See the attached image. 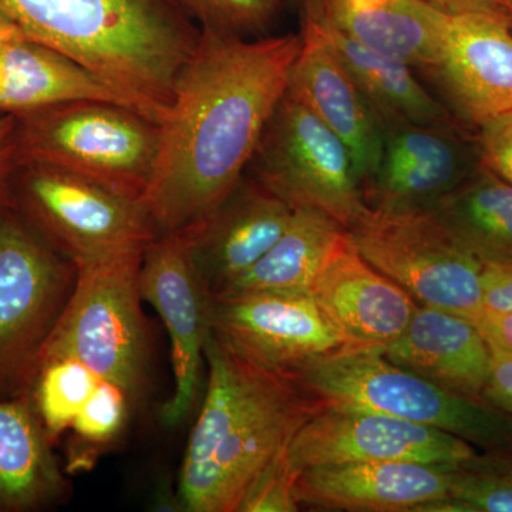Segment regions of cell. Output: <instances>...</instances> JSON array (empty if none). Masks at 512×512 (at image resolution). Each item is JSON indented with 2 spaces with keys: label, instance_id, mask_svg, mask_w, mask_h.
<instances>
[{
  "label": "cell",
  "instance_id": "3957f363",
  "mask_svg": "<svg viewBox=\"0 0 512 512\" xmlns=\"http://www.w3.org/2000/svg\"><path fill=\"white\" fill-rule=\"evenodd\" d=\"M0 10L160 124L201 37L183 0H0Z\"/></svg>",
  "mask_w": 512,
  "mask_h": 512
},
{
  "label": "cell",
  "instance_id": "4316f807",
  "mask_svg": "<svg viewBox=\"0 0 512 512\" xmlns=\"http://www.w3.org/2000/svg\"><path fill=\"white\" fill-rule=\"evenodd\" d=\"M100 377L73 357L40 362L30 387V400L47 436L55 444L96 389Z\"/></svg>",
  "mask_w": 512,
  "mask_h": 512
},
{
  "label": "cell",
  "instance_id": "f35d334b",
  "mask_svg": "<svg viewBox=\"0 0 512 512\" xmlns=\"http://www.w3.org/2000/svg\"><path fill=\"white\" fill-rule=\"evenodd\" d=\"M500 5L508 15L512 16V0H500Z\"/></svg>",
  "mask_w": 512,
  "mask_h": 512
},
{
  "label": "cell",
  "instance_id": "f546056e",
  "mask_svg": "<svg viewBox=\"0 0 512 512\" xmlns=\"http://www.w3.org/2000/svg\"><path fill=\"white\" fill-rule=\"evenodd\" d=\"M201 30L261 37L278 18L281 0H183Z\"/></svg>",
  "mask_w": 512,
  "mask_h": 512
},
{
  "label": "cell",
  "instance_id": "d6a6232c",
  "mask_svg": "<svg viewBox=\"0 0 512 512\" xmlns=\"http://www.w3.org/2000/svg\"><path fill=\"white\" fill-rule=\"evenodd\" d=\"M481 289L484 311L512 312V264L483 262Z\"/></svg>",
  "mask_w": 512,
  "mask_h": 512
},
{
  "label": "cell",
  "instance_id": "603a6c76",
  "mask_svg": "<svg viewBox=\"0 0 512 512\" xmlns=\"http://www.w3.org/2000/svg\"><path fill=\"white\" fill-rule=\"evenodd\" d=\"M303 12L318 23L340 62L348 69L384 128L402 124L437 123L456 119L417 79L413 67L376 52L346 35L316 5L303 0Z\"/></svg>",
  "mask_w": 512,
  "mask_h": 512
},
{
  "label": "cell",
  "instance_id": "7402d4cb",
  "mask_svg": "<svg viewBox=\"0 0 512 512\" xmlns=\"http://www.w3.org/2000/svg\"><path fill=\"white\" fill-rule=\"evenodd\" d=\"M79 100L131 107L83 64L29 37L0 45V114L23 116Z\"/></svg>",
  "mask_w": 512,
  "mask_h": 512
},
{
  "label": "cell",
  "instance_id": "4dcf8cb0",
  "mask_svg": "<svg viewBox=\"0 0 512 512\" xmlns=\"http://www.w3.org/2000/svg\"><path fill=\"white\" fill-rule=\"evenodd\" d=\"M288 446L282 448L254 478L247 493L242 497L237 512L301 510L296 500V483L302 471L293 466L289 458Z\"/></svg>",
  "mask_w": 512,
  "mask_h": 512
},
{
  "label": "cell",
  "instance_id": "9a60e30c",
  "mask_svg": "<svg viewBox=\"0 0 512 512\" xmlns=\"http://www.w3.org/2000/svg\"><path fill=\"white\" fill-rule=\"evenodd\" d=\"M480 167L477 137L460 120L384 128L382 156L363 197L370 208L430 210Z\"/></svg>",
  "mask_w": 512,
  "mask_h": 512
},
{
  "label": "cell",
  "instance_id": "44dd1931",
  "mask_svg": "<svg viewBox=\"0 0 512 512\" xmlns=\"http://www.w3.org/2000/svg\"><path fill=\"white\" fill-rule=\"evenodd\" d=\"M69 494L29 394L0 397V512L49 510Z\"/></svg>",
  "mask_w": 512,
  "mask_h": 512
},
{
  "label": "cell",
  "instance_id": "6da1fadb",
  "mask_svg": "<svg viewBox=\"0 0 512 512\" xmlns=\"http://www.w3.org/2000/svg\"><path fill=\"white\" fill-rule=\"evenodd\" d=\"M301 47V33L249 39L201 30L161 121L143 197L157 237L200 224L247 174Z\"/></svg>",
  "mask_w": 512,
  "mask_h": 512
},
{
  "label": "cell",
  "instance_id": "52a82bcc",
  "mask_svg": "<svg viewBox=\"0 0 512 512\" xmlns=\"http://www.w3.org/2000/svg\"><path fill=\"white\" fill-rule=\"evenodd\" d=\"M77 266L10 202L0 210V397L29 394Z\"/></svg>",
  "mask_w": 512,
  "mask_h": 512
},
{
  "label": "cell",
  "instance_id": "ba28073f",
  "mask_svg": "<svg viewBox=\"0 0 512 512\" xmlns=\"http://www.w3.org/2000/svg\"><path fill=\"white\" fill-rule=\"evenodd\" d=\"M10 205L76 266L144 251L157 238L143 198L52 165L19 164Z\"/></svg>",
  "mask_w": 512,
  "mask_h": 512
},
{
  "label": "cell",
  "instance_id": "7c38bea8",
  "mask_svg": "<svg viewBox=\"0 0 512 512\" xmlns=\"http://www.w3.org/2000/svg\"><path fill=\"white\" fill-rule=\"evenodd\" d=\"M436 62L429 72L457 120L477 128L512 111V16L504 9L434 8Z\"/></svg>",
  "mask_w": 512,
  "mask_h": 512
},
{
  "label": "cell",
  "instance_id": "d4e9b609",
  "mask_svg": "<svg viewBox=\"0 0 512 512\" xmlns=\"http://www.w3.org/2000/svg\"><path fill=\"white\" fill-rule=\"evenodd\" d=\"M348 231L328 214L298 208L278 242L224 292L312 293L330 255ZM217 296V295H214Z\"/></svg>",
  "mask_w": 512,
  "mask_h": 512
},
{
  "label": "cell",
  "instance_id": "5b68a950",
  "mask_svg": "<svg viewBox=\"0 0 512 512\" xmlns=\"http://www.w3.org/2000/svg\"><path fill=\"white\" fill-rule=\"evenodd\" d=\"M144 251L77 265L72 295L40 356V362L79 360L100 379L119 384L134 410L148 396L151 375V339L140 293Z\"/></svg>",
  "mask_w": 512,
  "mask_h": 512
},
{
  "label": "cell",
  "instance_id": "e0dca14e",
  "mask_svg": "<svg viewBox=\"0 0 512 512\" xmlns=\"http://www.w3.org/2000/svg\"><path fill=\"white\" fill-rule=\"evenodd\" d=\"M302 47L286 96L312 111L349 148L363 187L382 156L383 127L318 23L303 12Z\"/></svg>",
  "mask_w": 512,
  "mask_h": 512
},
{
  "label": "cell",
  "instance_id": "30bf717a",
  "mask_svg": "<svg viewBox=\"0 0 512 512\" xmlns=\"http://www.w3.org/2000/svg\"><path fill=\"white\" fill-rule=\"evenodd\" d=\"M248 171L293 210L325 212L346 229L367 210L349 148L286 94L266 124Z\"/></svg>",
  "mask_w": 512,
  "mask_h": 512
},
{
  "label": "cell",
  "instance_id": "2e32d148",
  "mask_svg": "<svg viewBox=\"0 0 512 512\" xmlns=\"http://www.w3.org/2000/svg\"><path fill=\"white\" fill-rule=\"evenodd\" d=\"M293 211L247 173L204 221L178 232L208 295L247 274L284 235Z\"/></svg>",
  "mask_w": 512,
  "mask_h": 512
},
{
  "label": "cell",
  "instance_id": "83f0119b",
  "mask_svg": "<svg viewBox=\"0 0 512 512\" xmlns=\"http://www.w3.org/2000/svg\"><path fill=\"white\" fill-rule=\"evenodd\" d=\"M450 498L464 512H512V451H483L454 466Z\"/></svg>",
  "mask_w": 512,
  "mask_h": 512
},
{
  "label": "cell",
  "instance_id": "4fadbf2b",
  "mask_svg": "<svg viewBox=\"0 0 512 512\" xmlns=\"http://www.w3.org/2000/svg\"><path fill=\"white\" fill-rule=\"evenodd\" d=\"M140 293L163 319L171 340L174 392L161 406V423L180 426L198 406L210 333V295L192 264L183 234L157 237L147 245L140 269Z\"/></svg>",
  "mask_w": 512,
  "mask_h": 512
},
{
  "label": "cell",
  "instance_id": "8992f818",
  "mask_svg": "<svg viewBox=\"0 0 512 512\" xmlns=\"http://www.w3.org/2000/svg\"><path fill=\"white\" fill-rule=\"evenodd\" d=\"M16 117L19 164L52 165L143 198L161 124L114 101L79 100Z\"/></svg>",
  "mask_w": 512,
  "mask_h": 512
},
{
  "label": "cell",
  "instance_id": "277c9868",
  "mask_svg": "<svg viewBox=\"0 0 512 512\" xmlns=\"http://www.w3.org/2000/svg\"><path fill=\"white\" fill-rule=\"evenodd\" d=\"M292 380L320 406L370 410L424 424L487 453L512 451V414L407 372L377 346H350L306 366Z\"/></svg>",
  "mask_w": 512,
  "mask_h": 512
},
{
  "label": "cell",
  "instance_id": "ac0fdd59",
  "mask_svg": "<svg viewBox=\"0 0 512 512\" xmlns=\"http://www.w3.org/2000/svg\"><path fill=\"white\" fill-rule=\"evenodd\" d=\"M453 468L404 461L308 467L296 483V500L299 507L316 511L416 512L450 497Z\"/></svg>",
  "mask_w": 512,
  "mask_h": 512
},
{
  "label": "cell",
  "instance_id": "9c48e42d",
  "mask_svg": "<svg viewBox=\"0 0 512 512\" xmlns=\"http://www.w3.org/2000/svg\"><path fill=\"white\" fill-rule=\"evenodd\" d=\"M346 231L362 258L417 305L456 313L471 322L483 312V262L430 210L367 207Z\"/></svg>",
  "mask_w": 512,
  "mask_h": 512
},
{
  "label": "cell",
  "instance_id": "d6986e66",
  "mask_svg": "<svg viewBox=\"0 0 512 512\" xmlns=\"http://www.w3.org/2000/svg\"><path fill=\"white\" fill-rule=\"evenodd\" d=\"M312 295L352 346L384 348L403 335L419 308L409 293L362 258L348 235L319 272Z\"/></svg>",
  "mask_w": 512,
  "mask_h": 512
},
{
  "label": "cell",
  "instance_id": "e575fe53",
  "mask_svg": "<svg viewBox=\"0 0 512 512\" xmlns=\"http://www.w3.org/2000/svg\"><path fill=\"white\" fill-rule=\"evenodd\" d=\"M483 399L497 409L512 414V355L491 350L490 375L484 387Z\"/></svg>",
  "mask_w": 512,
  "mask_h": 512
},
{
  "label": "cell",
  "instance_id": "f1b7e54d",
  "mask_svg": "<svg viewBox=\"0 0 512 512\" xmlns=\"http://www.w3.org/2000/svg\"><path fill=\"white\" fill-rule=\"evenodd\" d=\"M133 410V404L119 384L101 379L70 427L73 448H84L73 458L72 466H90L94 451L103 450L119 439Z\"/></svg>",
  "mask_w": 512,
  "mask_h": 512
},
{
  "label": "cell",
  "instance_id": "7a4b0ae2",
  "mask_svg": "<svg viewBox=\"0 0 512 512\" xmlns=\"http://www.w3.org/2000/svg\"><path fill=\"white\" fill-rule=\"evenodd\" d=\"M204 353V397L177 497L185 511L237 512L254 478L320 404L289 377L235 355L211 329Z\"/></svg>",
  "mask_w": 512,
  "mask_h": 512
},
{
  "label": "cell",
  "instance_id": "1f68e13d",
  "mask_svg": "<svg viewBox=\"0 0 512 512\" xmlns=\"http://www.w3.org/2000/svg\"><path fill=\"white\" fill-rule=\"evenodd\" d=\"M481 165L512 185V111L478 127Z\"/></svg>",
  "mask_w": 512,
  "mask_h": 512
},
{
  "label": "cell",
  "instance_id": "74e56055",
  "mask_svg": "<svg viewBox=\"0 0 512 512\" xmlns=\"http://www.w3.org/2000/svg\"><path fill=\"white\" fill-rule=\"evenodd\" d=\"M19 37H26L23 35L22 30L19 29V26L13 22L9 16H6L5 13L0 10V45L3 43L10 42V40L19 39Z\"/></svg>",
  "mask_w": 512,
  "mask_h": 512
},
{
  "label": "cell",
  "instance_id": "cb8c5ba5",
  "mask_svg": "<svg viewBox=\"0 0 512 512\" xmlns=\"http://www.w3.org/2000/svg\"><path fill=\"white\" fill-rule=\"evenodd\" d=\"M340 30L376 52L429 74L436 62L434 8L423 0H315Z\"/></svg>",
  "mask_w": 512,
  "mask_h": 512
},
{
  "label": "cell",
  "instance_id": "5bb4252c",
  "mask_svg": "<svg viewBox=\"0 0 512 512\" xmlns=\"http://www.w3.org/2000/svg\"><path fill=\"white\" fill-rule=\"evenodd\" d=\"M478 453L447 431L370 410L320 406L288 446L298 470L323 464L404 461L456 464Z\"/></svg>",
  "mask_w": 512,
  "mask_h": 512
},
{
  "label": "cell",
  "instance_id": "8d00e7d4",
  "mask_svg": "<svg viewBox=\"0 0 512 512\" xmlns=\"http://www.w3.org/2000/svg\"><path fill=\"white\" fill-rule=\"evenodd\" d=\"M444 12H463L476 9H503L500 0H423Z\"/></svg>",
  "mask_w": 512,
  "mask_h": 512
},
{
  "label": "cell",
  "instance_id": "8fae6325",
  "mask_svg": "<svg viewBox=\"0 0 512 512\" xmlns=\"http://www.w3.org/2000/svg\"><path fill=\"white\" fill-rule=\"evenodd\" d=\"M210 329L235 355L289 379L352 346L326 318L312 293L210 296Z\"/></svg>",
  "mask_w": 512,
  "mask_h": 512
},
{
  "label": "cell",
  "instance_id": "d590c367",
  "mask_svg": "<svg viewBox=\"0 0 512 512\" xmlns=\"http://www.w3.org/2000/svg\"><path fill=\"white\" fill-rule=\"evenodd\" d=\"M488 348L512 355V312L484 311L473 320Z\"/></svg>",
  "mask_w": 512,
  "mask_h": 512
},
{
  "label": "cell",
  "instance_id": "836d02e7",
  "mask_svg": "<svg viewBox=\"0 0 512 512\" xmlns=\"http://www.w3.org/2000/svg\"><path fill=\"white\" fill-rule=\"evenodd\" d=\"M18 167L16 117L0 114V210L10 202L13 177Z\"/></svg>",
  "mask_w": 512,
  "mask_h": 512
},
{
  "label": "cell",
  "instance_id": "484cf974",
  "mask_svg": "<svg viewBox=\"0 0 512 512\" xmlns=\"http://www.w3.org/2000/svg\"><path fill=\"white\" fill-rule=\"evenodd\" d=\"M430 211L481 262L512 264V185L483 165Z\"/></svg>",
  "mask_w": 512,
  "mask_h": 512
},
{
  "label": "cell",
  "instance_id": "ffe728a7",
  "mask_svg": "<svg viewBox=\"0 0 512 512\" xmlns=\"http://www.w3.org/2000/svg\"><path fill=\"white\" fill-rule=\"evenodd\" d=\"M394 365L434 384L483 399L491 350L471 320L419 306L402 336L382 348Z\"/></svg>",
  "mask_w": 512,
  "mask_h": 512
}]
</instances>
